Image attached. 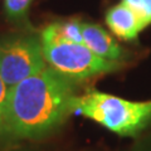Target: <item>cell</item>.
Masks as SVG:
<instances>
[{
	"instance_id": "1",
	"label": "cell",
	"mask_w": 151,
	"mask_h": 151,
	"mask_svg": "<svg viewBox=\"0 0 151 151\" xmlns=\"http://www.w3.org/2000/svg\"><path fill=\"white\" fill-rule=\"evenodd\" d=\"M74 82L47 67L9 88L4 131L20 139H38L58 129L74 112Z\"/></svg>"
},
{
	"instance_id": "2",
	"label": "cell",
	"mask_w": 151,
	"mask_h": 151,
	"mask_svg": "<svg viewBox=\"0 0 151 151\" xmlns=\"http://www.w3.org/2000/svg\"><path fill=\"white\" fill-rule=\"evenodd\" d=\"M73 111L120 136H136L151 124V101H129L94 89L76 97Z\"/></svg>"
},
{
	"instance_id": "3",
	"label": "cell",
	"mask_w": 151,
	"mask_h": 151,
	"mask_svg": "<svg viewBox=\"0 0 151 151\" xmlns=\"http://www.w3.org/2000/svg\"><path fill=\"white\" fill-rule=\"evenodd\" d=\"M42 47L47 64L73 81H84L115 72L122 67L121 62L98 57L83 43L42 42Z\"/></svg>"
},
{
	"instance_id": "4",
	"label": "cell",
	"mask_w": 151,
	"mask_h": 151,
	"mask_svg": "<svg viewBox=\"0 0 151 151\" xmlns=\"http://www.w3.org/2000/svg\"><path fill=\"white\" fill-rule=\"evenodd\" d=\"M47 68L42 40L34 35H13L0 40V76L8 88Z\"/></svg>"
},
{
	"instance_id": "5",
	"label": "cell",
	"mask_w": 151,
	"mask_h": 151,
	"mask_svg": "<svg viewBox=\"0 0 151 151\" xmlns=\"http://www.w3.org/2000/svg\"><path fill=\"white\" fill-rule=\"evenodd\" d=\"M82 38L83 44L101 58L113 62H121L124 58L125 49L101 25L82 23Z\"/></svg>"
},
{
	"instance_id": "6",
	"label": "cell",
	"mask_w": 151,
	"mask_h": 151,
	"mask_svg": "<svg viewBox=\"0 0 151 151\" xmlns=\"http://www.w3.org/2000/svg\"><path fill=\"white\" fill-rule=\"evenodd\" d=\"M106 23L110 29L124 40H135L139 33L145 29L134 12L124 3L108 9Z\"/></svg>"
},
{
	"instance_id": "7",
	"label": "cell",
	"mask_w": 151,
	"mask_h": 151,
	"mask_svg": "<svg viewBox=\"0 0 151 151\" xmlns=\"http://www.w3.org/2000/svg\"><path fill=\"white\" fill-rule=\"evenodd\" d=\"M43 42H70V43H83L82 23L78 19L55 22L45 27L40 34Z\"/></svg>"
},
{
	"instance_id": "8",
	"label": "cell",
	"mask_w": 151,
	"mask_h": 151,
	"mask_svg": "<svg viewBox=\"0 0 151 151\" xmlns=\"http://www.w3.org/2000/svg\"><path fill=\"white\" fill-rule=\"evenodd\" d=\"M33 0H4V10L13 22H24Z\"/></svg>"
},
{
	"instance_id": "9",
	"label": "cell",
	"mask_w": 151,
	"mask_h": 151,
	"mask_svg": "<svg viewBox=\"0 0 151 151\" xmlns=\"http://www.w3.org/2000/svg\"><path fill=\"white\" fill-rule=\"evenodd\" d=\"M126 6H129L144 28L151 24V0H122Z\"/></svg>"
},
{
	"instance_id": "10",
	"label": "cell",
	"mask_w": 151,
	"mask_h": 151,
	"mask_svg": "<svg viewBox=\"0 0 151 151\" xmlns=\"http://www.w3.org/2000/svg\"><path fill=\"white\" fill-rule=\"evenodd\" d=\"M8 92L9 88L6 87V84L4 83L1 76H0V132L4 131V116H5Z\"/></svg>"
},
{
	"instance_id": "11",
	"label": "cell",
	"mask_w": 151,
	"mask_h": 151,
	"mask_svg": "<svg viewBox=\"0 0 151 151\" xmlns=\"http://www.w3.org/2000/svg\"><path fill=\"white\" fill-rule=\"evenodd\" d=\"M132 151H151V136H147L135 144Z\"/></svg>"
}]
</instances>
